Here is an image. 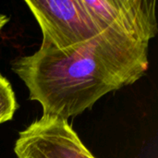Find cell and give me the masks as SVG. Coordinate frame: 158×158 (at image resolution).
I'll return each mask as SVG.
<instances>
[{"label":"cell","instance_id":"cell-3","mask_svg":"<svg viewBox=\"0 0 158 158\" xmlns=\"http://www.w3.org/2000/svg\"><path fill=\"white\" fill-rule=\"evenodd\" d=\"M14 152L18 158H95L68 120L44 115L19 132Z\"/></svg>","mask_w":158,"mask_h":158},{"label":"cell","instance_id":"cell-4","mask_svg":"<svg viewBox=\"0 0 158 158\" xmlns=\"http://www.w3.org/2000/svg\"><path fill=\"white\" fill-rule=\"evenodd\" d=\"M82 3L102 31L116 28L148 44L157 33L156 0H82Z\"/></svg>","mask_w":158,"mask_h":158},{"label":"cell","instance_id":"cell-2","mask_svg":"<svg viewBox=\"0 0 158 158\" xmlns=\"http://www.w3.org/2000/svg\"><path fill=\"white\" fill-rule=\"evenodd\" d=\"M25 3L42 30V44L59 51L76 48L103 31L82 0H26Z\"/></svg>","mask_w":158,"mask_h":158},{"label":"cell","instance_id":"cell-6","mask_svg":"<svg viewBox=\"0 0 158 158\" xmlns=\"http://www.w3.org/2000/svg\"><path fill=\"white\" fill-rule=\"evenodd\" d=\"M8 22V18L4 15V14H0V31L3 29V27Z\"/></svg>","mask_w":158,"mask_h":158},{"label":"cell","instance_id":"cell-1","mask_svg":"<svg viewBox=\"0 0 158 158\" xmlns=\"http://www.w3.org/2000/svg\"><path fill=\"white\" fill-rule=\"evenodd\" d=\"M148 45L109 27L68 51L42 44L33 55L15 59L12 69L30 99L41 104L44 116L68 120L106 94L140 80L149 66Z\"/></svg>","mask_w":158,"mask_h":158},{"label":"cell","instance_id":"cell-5","mask_svg":"<svg viewBox=\"0 0 158 158\" xmlns=\"http://www.w3.org/2000/svg\"><path fill=\"white\" fill-rule=\"evenodd\" d=\"M18 108L10 82L0 73V124L11 120Z\"/></svg>","mask_w":158,"mask_h":158}]
</instances>
